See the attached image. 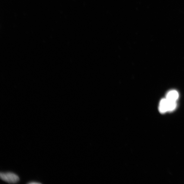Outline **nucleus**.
Wrapping results in <instances>:
<instances>
[{
    "mask_svg": "<svg viewBox=\"0 0 184 184\" xmlns=\"http://www.w3.org/2000/svg\"><path fill=\"white\" fill-rule=\"evenodd\" d=\"M0 177L3 181L10 183H16L20 180V178L17 175L11 172H1Z\"/></svg>",
    "mask_w": 184,
    "mask_h": 184,
    "instance_id": "1",
    "label": "nucleus"
},
{
    "mask_svg": "<svg viewBox=\"0 0 184 184\" xmlns=\"http://www.w3.org/2000/svg\"><path fill=\"white\" fill-rule=\"evenodd\" d=\"M29 184H41L40 183H39V182H29V183H28Z\"/></svg>",
    "mask_w": 184,
    "mask_h": 184,
    "instance_id": "4",
    "label": "nucleus"
},
{
    "mask_svg": "<svg viewBox=\"0 0 184 184\" xmlns=\"http://www.w3.org/2000/svg\"><path fill=\"white\" fill-rule=\"evenodd\" d=\"M159 110L161 113L163 114L168 112V101L166 98L161 100L159 104Z\"/></svg>",
    "mask_w": 184,
    "mask_h": 184,
    "instance_id": "2",
    "label": "nucleus"
},
{
    "mask_svg": "<svg viewBox=\"0 0 184 184\" xmlns=\"http://www.w3.org/2000/svg\"><path fill=\"white\" fill-rule=\"evenodd\" d=\"M179 97V94L178 92L175 90H172L167 93L166 96L167 99L171 101H176Z\"/></svg>",
    "mask_w": 184,
    "mask_h": 184,
    "instance_id": "3",
    "label": "nucleus"
}]
</instances>
